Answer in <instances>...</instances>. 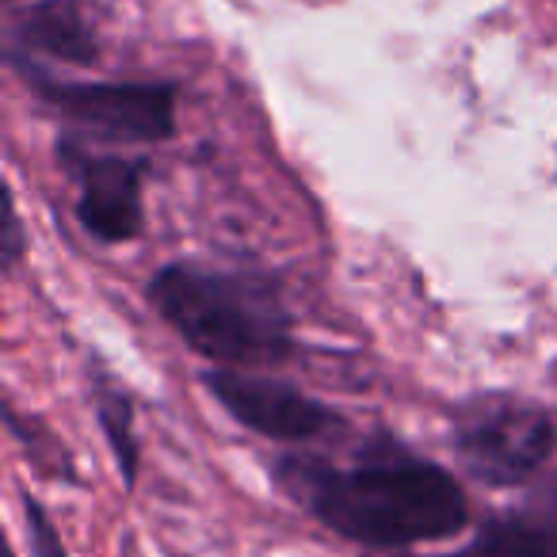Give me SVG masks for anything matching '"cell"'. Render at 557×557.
Returning <instances> with one entry per match:
<instances>
[{
	"instance_id": "6da1fadb",
	"label": "cell",
	"mask_w": 557,
	"mask_h": 557,
	"mask_svg": "<svg viewBox=\"0 0 557 557\" xmlns=\"http://www.w3.org/2000/svg\"><path fill=\"white\" fill-rule=\"evenodd\" d=\"M278 481L333 531L367 546L447 539L466 523L458 481L428 462L333 470L313 458H287L278 466Z\"/></svg>"
},
{
	"instance_id": "7a4b0ae2",
	"label": "cell",
	"mask_w": 557,
	"mask_h": 557,
	"mask_svg": "<svg viewBox=\"0 0 557 557\" xmlns=\"http://www.w3.org/2000/svg\"><path fill=\"white\" fill-rule=\"evenodd\" d=\"M149 302L195 351L218 363H275L290 348L287 313L252 278L172 263L153 275Z\"/></svg>"
},
{
	"instance_id": "3957f363",
	"label": "cell",
	"mask_w": 557,
	"mask_h": 557,
	"mask_svg": "<svg viewBox=\"0 0 557 557\" xmlns=\"http://www.w3.org/2000/svg\"><path fill=\"white\" fill-rule=\"evenodd\" d=\"M458 458L488 485H516L546 462L554 428L546 412L516 401H488L470 409L458 424Z\"/></svg>"
},
{
	"instance_id": "277c9868",
	"label": "cell",
	"mask_w": 557,
	"mask_h": 557,
	"mask_svg": "<svg viewBox=\"0 0 557 557\" xmlns=\"http://www.w3.org/2000/svg\"><path fill=\"white\" fill-rule=\"evenodd\" d=\"M35 85L62 115L108 138L161 141L172 134V92L161 85H58L47 77Z\"/></svg>"
},
{
	"instance_id": "5b68a950",
	"label": "cell",
	"mask_w": 557,
	"mask_h": 557,
	"mask_svg": "<svg viewBox=\"0 0 557 557\" xmlns=\"http://www.w3.org/2000/svg\"><path fill=\"white\" fill-rule=\"evenodd\" d=\"M207 386L233 420L268 440H313L336 424L333 412L313 397L245 371H210Z\"/></svg>"
},
{
	"instance_id": "8992f818",
	"label": "cell",
	"mask_w": 557,
	"mask_h": 557,
	"mask_svg": "<svg viewBox=\"0 0 557 557\" xmlns=\"http://www.w3.org/2000/svg\"><path fill=\"white\" fill-rule=\"evenodd\" d=\"M65 161L81 180V225L100 240H131L141 230L138 164L119 157H88L73 146H65Z\"/></svg>"
},
{
	"instance_id": "52a82bcc",
	"label": "cell",
	"mask_w": 557,
	"mask_h": 557,
	"mask_svg": "<svg viewBox=\"0 0 557 557\" xmlns=\"http://www.w3.org/2000/svg\"><path fill=\"white\" fill-rule=\"evenodd\" d=\"M20 39L32 50H42L50 58H65V62H92L96 42L88 35V27L81 24V16L65 4H47L35 9L32 16H24L20 24Z\"/></svg>"
},
{
	"instance_id": "ba28073f",
	"label": "cell",
	"mask_w": 557,
	"mask_h": 557,
	"mask_svg": "<svg viewBox=\"0 0 557 557\" xmlns=\"http://www.w3.org/2000/svg\"><path fill=\"white\" fill-rule=\"evenodd\" d=\"M458 557H557V531L534 519H493Z\"/></svg>"
},
{
	"instance_id": "9c48e42d",
	"label": "cell",
	"mask_w": 557,
	"mask_h": 557,
	"mask_svg": "<svg viewBox=\"0 0 557 557\" xmlns=\"http://www.w3.org/2000/svg\"><path fill=\"white\" fill-rule=\"evenodd\" d=\"M100 424L111 440V450H115V462L123 470L126 485L134 481V470H138V443H134V424H131V405L115 394H100Z\"/></svg>"
},
{
	"instance_id": "30bf717a",
	"label": "cell",
	"mask_w": 557,
	"mask_h": 557,
	"mask_svg": "<svg viewBox=\"0 0 557 557\" xmlns=\"http://www.w3.org/2000/svg\"><path fill=\"white\" fill-rule=\"evenodd\" d=\"M24 511H27V527H32V557H70L62 546V539H58L54 523H50V516L39 508V500L27 496Z\"/></svg>"
},
{
	"instance_id": "8fae6325",
	"label": "cell",
	"mask_w": 557,
	"mask_h": 557,
	"mask_svg": "<svg viewBox=\"0 0 557 557\" xmlns=\"http://www.w3.org/2000/svg\"><path fill=\"white\" fill-rule=\"evenodd\" d=\"M20 248H24V237H20V218H16V207L9 199V210H4V260L16 263Z\"/></svg>"
},
{
	"instance_id": "7c38bea8",
	"label": "cell",
	"mask_w": 557,
	"mask_h": 557,
	"mask_svg": "<svg viewBox=\"0 0 557 557\" xmlns=\"http://www.w3.org/2000/svg\"><path fill=\"white\" fill-rule=\"evenodd\" d=\"M546 504H549V508L557 511V478H554V481H549V485H546Z\"/></svg>"
}]
</instances>
